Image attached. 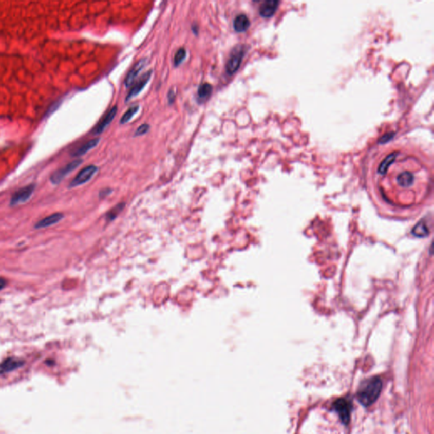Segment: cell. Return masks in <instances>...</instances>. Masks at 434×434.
Here are the masks:
<instances>
[{"label":"cell","instance_id":"obj_1","mask_svg":"<svg viewBox=\"0 0 434 434\" xmlns=\"http://www.w3.org/2000/svg\"><path fill=\"white\" fill-rule=\"evenodd\" d=\"M383 388V383L379 376H372L362 382L357 391V400L362 405L368 407L376 402Z\"/></svg>","mask_w":434,"mask_h":434},{"label":"cell","instance_id":"obj_2","mask_svg":"<svg viewBox=\"0 0 434 434\" xmlns=\"http://www.w3.org/2000/svg\"><path fill=\"white\" fill-rule=\"evenodd\" d=\"M244 53L245 48L243 45H238L235 48H233L226 65V70L228 75H233L238 71L243 61Z\"/></svg>","mask_w":434,"mask_h":434},{"label":"cell","instance_id":"obj_3","mask_svg":"<svg viewBox=\"0 0 434 434\" xmlns=\"http://www.w3.org/2000/svg\"><path fill=\"white\" fill-rule=\"evenodd\" d=\"M98 170L99 169H98L97 166L93 165H88L87 167L83 168V170L77 175V177L70 182L69 187L72 188V187H77L78 186H81V185L85 184L92 179V177L96 174Z\"/></svg>","mask_w":434,"mask_h":434},{"label":"cell","instance_id":"obj_4","mask_svg":"<svg viewBox=\"0 0 434 434\" xmlns=\"http://www.w3.org/2000/svg\"><path fill=\"white\" fill-rule=\"evenodd\" d=\"M83 162V160L78 159L75 160L72 162L69 163L67 165H65L64 167L59 169L56 171L50 177V181H51L53 184H59L67 175L70 174L71 172L75 170L76 168H78L79 165Z\"/></svg>","mask_w":434,"mask_h":434},{"label":"cell","instance_id":"obj_5","mask_svg":"<svg viewBox=\"0 0 434 434\" xmlns=\"http://www.w3.org/2000/svg\"><path fill=\"white\" fill-rule=\"evenodd\" d=\"M34 190L35 184H30L15 192L10 199V205L15 206V205L24 204L28 201L30 198L32 196Z\"/></svg>","mask_w":434,"mask_h":434},{"label":"cell","instance_id":"obj_6","mask_svg":"<svg viewBox=\"0 0 434 434\" xmlns=\"http://www.w3.org/2000/svg\"><path fill=\"white\" fill-rule=\"evenodd\" d=\"M333 410L337 412L343 423L347 425L350 420V405L345 399H338L332 405Z\"/></svg>","mask_w":434,"mask_h":434},{"label":"cell","instance_id":"obj_7","mask_svg":"<svg viewBox=\"0 0 434 434\" xmlns=\"http://www.w3.org/2000/svg\"><path fill=\"white\" fill-rule=\"evenodd\" d=\"M151 74H152V70H148V72H146L141 77L139 82L130 90V92L126 96V101H129L133 98L136 97L137 95L143 91L144 87L148 84V81L150 80Z\"/></svg>","mask_w":434,"mask_h":434},{"label":"cell","instance_id":"obj_8","mask_svg":"<svg viewBox=\"0 0 434 434\" xmlns=\"http://www.w3.org/2000/svg\"><path fill=\"white\" fill-rule=\"evenodd\" d=\"M280 2L277 0H267L260 5L259 13L260 16L265 18L272 17L278 9Z\"/></svg>","mask_w":434,"mask_h":434},{"label":"cell","instance_id":"obj_9","mask_svg":"<svg viewBox=\"0 0 434 434\" xmlns=\"http://www.w3.org/2000/svg\"><path fill=\"white\" fill-rule=\"evenodd\" d=\"M117 113V105H115V106L113 107V108H111L110 110L107 113L106 116L104 117V119L100 122V123L96 127H95V131H93V134H95V135H100V134H102L103 131L106 129L107 126H109V124L111 123L112 121L114 120Z\"/></svg>","mask_w":434,"mask_h":434},{"label":"cell","instance_id":"obj_10","mask_svg":"<svg viewBox=\"0 0 434 434\" xmlns=\"http://www.w3.org/2000/svg\"><path fill=\"white\" fill-rule=\"evenodd\" d=\"M146 65V59H142L138 63L134 65V67L129 71L128 74L126 76V79H125V86L126 87H129L133 85L134 81L136 79L137 77L139 75L141 70H143V67Z\"/></svg>","mask_w":434,"mask_h":434},{"label":"cell","instance_id":"obj_11","mask_svg":"<svg viewBox=\"0 0 434 434\" xmlns=\"http://www.w3.org/2000/svg\"><path fill=\"white\" fill-rule=\"evenodd\" d=\"M63 218L64 215L62 213L52 214L50 216H47L45 218L40 220L39 222H36L35 228L40 229V228H49L59 223Z\"/></svg>","mask_w":434,"mask_h":434},{"label":"cell","instance_id":"obj_12","mask_svg":"<svg viewBox=\"0 0 434 434\" xmlns=\"http://www.w3.org/2000/svg\"><path fill=\"white\" fill-rule=\"evenodd\" d=\"M250 26V21L247 15L240 14L234 19L233 27L237 32H244L249 29Z\"/></svg>","mask_w":434,"mask_h":434},{"label":"cell","instance_id":"obj_13","mask_svg":"<svg viewBox=\"0 0 434 434\" xmlns=\"http://www.w3.org/2000/svg\"><path fill=\"white\" fill-rule=\"evenodd\" d=\"M100 138H96V139L88 141L87 143H84L83 145L81 146L80 148H78L77 150L71 153V156L72 157H80V156L85 155L88 151L95 148L99 144V143H100Z\"/></svg>","mask_w":434,"mask_h":434},{"label":"cell","instance_id":"obj_14","mask_svg":"<svg viewBox=\"0 0 434 434\" xmlns=\"http://www.w3.org/2000/svg\"><path fill=\"white\" fill-rule=\"evenodd\" d=\"M414 179H415V177L412 173L408 171H405L398 175L397 182L400 187H409L414 183Z\"/></svg>","mask_w":434,"mask_h":434},{"label":"cell","instance_id":"obj_15","mask_svg":"<svg viewBox=\"0 0 434 434\" xmlns=\"http://www.w3.org/2000/svg\"><path fill=\"white\" fill-rule=\"evenodd\" d=\"M23 362L20 359L16 358H9V359L5 360V362H2V364L0 365V372H5V371H12L14 369L17 368L19 366H22Z\"/></svg>","mask_w":434,"mask_h":434},{"label":"cell","instance_id":"obj_16","mask_svg":"<svg viewBox=\"0 0 434 434\" xmlns=\"http://www.w3.org/2000/svg\"><path fill=\"white\" fill-rule=\"evenodd\" d=\"M412 233L417 237H421V238L426 237L429 233L428 227L427 226V224L425 223L424 221H420L419 223L413 228Z\"/></svg>","mask_w":434,"mask_h":434},{"label":"cell","instance_id":"obj_17","mask_svg":"<svg viewBox=\"0 0 434 434\" xmlns=\"http://www.w3.org/2000/svg\"><path fill=\"white\" fill-rule=\"evenodd\" d=\"M212 90H213V88L210 83H203L199 86V89H198V96L200 99L205 100L211 96V93H212Z\"/></svg>","mask_w":434,"mask_h":434},{"label":"cell","instance_id":"obj_18","mask_svg":"<svg viewBox=\"0 0 434 434\" xmlns=\"http://www.w3.org/2000/svg\"><path fill=\"white\" fill-rule=\"evenodd\" d=\"M125 204L121 203L113 207L110 211H108L106 215L107 221H111L117 218V216H119V214L123 211Z\"/></svg>","mask_w":434,"mask_h":434},{"label":"cell","instance_id":"obj_19","mask_svg":"<svg viewBox=\"0 0 434 434\" xmlns=\"http://www.w3.org/2000/svg\"><path fill=\"white\" fill-rule=\"evenodd\" d=\"M139 110V105H135V106L131 107L126 110V113L122 116V119H121V124H126L138 113Z\"/></svg>","mask_w":434,"mask_h":434},{"label":"cell","instance_id":"obj_20","mask_svg":"<svg viewBox=\"0 0 434 434\" xmlns=\"http://www.w3.org/2000/svg\"><path fill=\"white\" fill-rule=\"evenodd\" d=\"M187 56V52L185 49L182 48L177 50V53H175L174 56V65L175 66H178L182 63V61H184Z\"/></svg>","mask_w":434,"mask_h":434},{"label":"cell","instance_id":"obj_21","mask_svg":"<svg viewBox=\"0 0 434 434\" xmlns=\"http://www.w3.org/2000/svg\"><path fill=\"white\" fill-rule=\"evenodd\" d=\"M149 128H150V127H149V125H148V124H143V125H141L139 128L137 129V131H135V137L144 135V134H147V133L149 131Z\"/></svg>","mask_w":434,"mask_h":434},{"label":"cell","instance_id":"obj_22","mask_svg":"<svg viewBox=\"0 0 434 434\" xmlns=\"http://www.w3.org/2000/svg\"><path fill=\"white\" fill-rule=\"evenodd\" d=\"M175 98H176V93H175L174 90H170V92L168 93V101H169V104H172L174 102Z\"/></svg>","mask_w":434,"mask_h":434},{"label":"cell","instance_id":"obj_23","mask_svg":"<svg viewBox=\"0 0 434 434\" xmlns=\"http://www.w3.org/2000/svg\"><path fill=\"white\" fill-rule=\"evenodd\" d=\"M7 284V281L4 278H0V290H2Z\"/></svg>","mask_w":434,"mask_h":434}]
</instances>
